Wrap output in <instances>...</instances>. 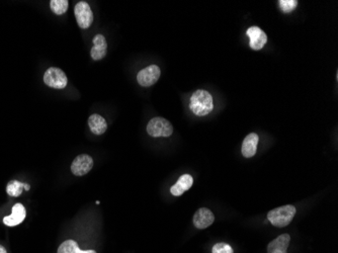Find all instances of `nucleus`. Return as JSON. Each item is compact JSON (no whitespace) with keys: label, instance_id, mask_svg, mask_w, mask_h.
<instances>
[{"label":"nucleus","instance_id":"9d476101","mask_svg":"<svg viewBox=\"0 0 338 253\" xmlns=\"http://www.w3.org/2000/svg\"><path fill=\"white\" fill-rule=\"evenodd\" d=\"M93 47L90 50V55L91 58L94 61L102 60L103 58L105 57L106 55V50H107V44L106 40L103 35H96L93 38Z\"/></svg>","mask_w":338,"mask_h":253},{"label":"nucleus","instance_id":"20e7f679","mask_svg":"<svg viewBox=\"0 0 338 253\" xmlns=\"http://www.w3.org/2000/svg\"><path fill=\"white\" fill-rule=\"evenodd\" d=\"M44 82L47 86L63 89L67 85V76L63 70L57 67H51L48 69L44 74Z\"/></svg>","mask_w":338,"mask_h":253},{"label":"nucleus","instance_id":"4468645a","mask_svg":"<svg viewBox=\"0 0 338 253\" xmlns=\"http://www.w3.org/2000/svg\"><path fill=\"white\" fill-rule=\"evenodd\" d=\"M192 183H194V178H192V177L189 175H183L179 178V180L176 181L174 185L171 186L170 193L174 197H180L183 193L188 191Z\"/></svg>","mask_w":338,"mask_h":253},{"label":"nucleus","instance_id":"f257e3e1","mask_svg":"<svg viewBox=\"0 0 338 253\" xmlns=\"http://www.w3.org/2000/svg\"><path fill=\"white\" fill-rule=\"evenodd\" d=\"M189 108L197 117H205L208 115L214 108L212 94L203 89L195 91L190 98Z\"/></svg>","mask_w":338,"mask_h":253},{"label":"nucleus","instance_id":"423d86ee","mask_svg":"<svg viewBox=\"0 0 338 253\" xmlns=\"http://www.w3.org/2000/svg\"><path fill=\"white\" fill-rule=\"evenodd\" d=\"M160 74L161 71L157 65H150L139 71L137 75V81L143 87H149L158 81Z\"/></svg>","mask_w":338,"mask_h":253},{"label":"nucleus","instance_id":"6e6552de","mask_svg":"<svg viewBox=\"0 0 338 253\" xmlns=\"http://www.w3.org/2000/svg\"><path fill=\"white\" fill-rule=\"evenodd\" d=\"M246 35L249 38V46L254 51L261 50L267 42V36L259 26H250L246 30Z\"/></svg>","mask_w":338,"mask_h":253},{"label":"nucleus","instance_id":"f8f14e48","mask_svg":"<svg viewBox=\"0 0 338 253\" xmlns=\"http://www.w3.org/2000/svg\"><path fill=\"white\" fill-rule=\"evenodd\" d=\"M259 142H260V137L257 134L250 133L249 135H247L245 139L243 140L242 149H241V152H242L243 156L246 158L253 157L257 151V145H259Z\"/></svg>","mask_w":338,"mask_h":253},{"label":"nucleus","instance_id":"39448f33","mask_svg":"<svg viewBox=\"0 0 338 253\" xmlns=\"http://www.w3.org/2000/svg\"><path fill=\"white\" fill-rule=\"evenodd\" d=\"M74 13L77 24L81 28H88L92 25L93 13L87 2H78L74 7Z\"/></svg>","mask_w":338,"mask_h":253},{"label":"nucleus","instance_id":"f03ea898","mask_svg":"<svg viewBox=\"0 0 338 253\" xmlns=\"http://www.w3.org/2000/svg\"><path fill=\"white\" fill-rule=\"evenodd\" d=\"M296 215V208L292 204L283 205L268 212L267 219L269 222L276 227L283 228L292 222Z\"/></svg>","mask_w":338,"mask_h":253},{"label":"nucleus","instance_id":"0eeeda50","mask_svg":"<svg viewBox=\"0 0 338 253\" xmlns=\"http://www.w3.org/2000/svg\"><path fill=\"white\" fill-rule=\"evenodd\" d=\"M93 167V159L86 154L77 156L71 164V171L76 177H82L88 173Z\"/></svg>","mask_w":338,"mask_h":253},{"label":"nucleus","instance_id":"7ed1b4c3","mask_svg":"<svg viewBox=\"0 0 338 253\" xmlns=\"http://www.w3.org/2000/svg\"><path fill=\"white\" fill-rule=\"evenodd\" d=\"M147 133L154 138L170 137L173 133V126L167 120L156 117L150 120L148 123Z\"/></svg>","mask_w":338,"mask_h":253},{"label":"nucleus","instance_id":"1a4fd4ad","mask_svg":"<svg viewBox=\"0 0 338 253\" xmlns=\"http://www.w3.org/2000/svg\"><path fill=\"white\" fill-rule=\"evenodd\" d=\"M215 220V216L207 208H201L199 209L195 215H194V225L198 229H206L208 227H210Z\"/></svg>","mask_w":338,"mask_h":253},{"label":"nucleus","instance_id":"6ab92c4d","mask_svg":"<svg viewBox=\"0 0 338 253\" xmlns=\"http://www.w3.org/2000/svg\"><path fill=\"white\" fill-rule=\"evenodd\" d=\"M280 7L283 12H292L298 5L297 0H280Z\"/></svg>","mask_w":338,"mask_h":253},{"label":"nucleus","instance_id":"412c9836","mask_svg":"<svg viewBox=\"0 0 338 253\" xmlns=\"http://www.w3.org/2000/svg\"><path fill=\"white\" fill-rule=\"evenodd\" d=\"M0 253H7L6 249L3 246H1V245H0Z\"/></svg>","mask_w":338,"mask_h":253},{"label":"nucleus","instance_id":"a211bd4d","mask_svg":"<svg viewBox=\"0 0 338 253\" xmlns=\"http://www.w3.org/2000/svg\"><path fill=\"white\" fill-rule=\"evenodd\" d=\"M50 6H51L52 11L55 14L61 15L67 11L69 2L67 1V0H51Z\"/></svg>","mask_w":338,"mask_h":253},{"label":"nucleus","instance_id":"2eb2a0df","mask_svg":"<svg viewBox=\"0 0 338 253\" xmlns=\"http://www.w3.org/2000/svg\"><path fill=\"white\" fill-rule=\"evenodd\" d=\"M88 126H89L90 131L94 135H103L104 133H105V131L107 129V124H106L105 120L104 119V117H102L98 114L91 115L89 117Z\"/></svg>","mask_w":338,"mask_h":253},{"label":"nucleus","instance_id":"9b49d317","mask_svg":"<svg viewBox=\"0 0 338 253\" xmlns=\"http://www.w3.org/2000/svg\"><path fill=\"white\" fill-rule=\"evenodd\" d=\"M26 216V209L24 205L22 203H15L12 208L11 215L4 217L3 223L9 227L17 226L23 222Z\"/></svg>","mask_w":338,"mask_h":253},{"label":"nucleus","instance_id":"4be33fe9","mask_svg":"<svg viewBox=\"0 0 338 253\" xmlns=\"http://www.w3.org/2000/svg\"><path fill=\"white\" fill-rule=\"evenodd\" d=\"M25 189H26V191H28V189H29V185H28V184H26Z\"/></svg>","mask_w":338,"mask_h":253},{"label":"nucleus","instance_id":"ddd939ff","mask_svg":"<svg viewBox=\"0 0 338 253\" xmlns=\"http://www.w3.org/2000/svg\"><path fill=\"white\" fill-rule=\"evenodd\" d=\"M289 241H291V236L288 234L279 236L268 244L267 253H286Z\"/></svg>","mask_w":338,"mask_h":253},{"label":"nucleus","instance_id":"dca6fc26","mask_svg":"<svg viewBox=\"0 0 338 253\" xmlns=\"http://www.w3.org/2000/svg\"><path fill=\"white\" fill-rule=\"evenodd\" d=\"M58 253H96L94 250H81L74 240H66L63 242L59 248Z\"/></svg>","mask_w":338,"mask_h":253},{"label":"nucleus","instance_id":"f3484780","mask_svg":"<svg viewBox=\"0 0 338 253\" xmlns=\"http://www.w3.org/2000/svg\"><path fill=\"white\" fill-rule=\"evenodd\" d=\"M26 183L20 182L18 180H12L6 186V193L10 197H19L22 195Z\"/></svg>","mask_w":338,"mask_h":253},{"label":"nucleus","instance_id":"aec40b11","mask_svg":"<svg viewBox=\"0 0 338 253\" xmlns=\"http://www.w3.org/2000/svg\"><path fill=\"white\" fill-rule=\"evenodd\" d=\"M213 253H234L232 247L226 243H218L213 247Z\"/></svg>","mask_w":338,"mask_h":253}]
</instances>
